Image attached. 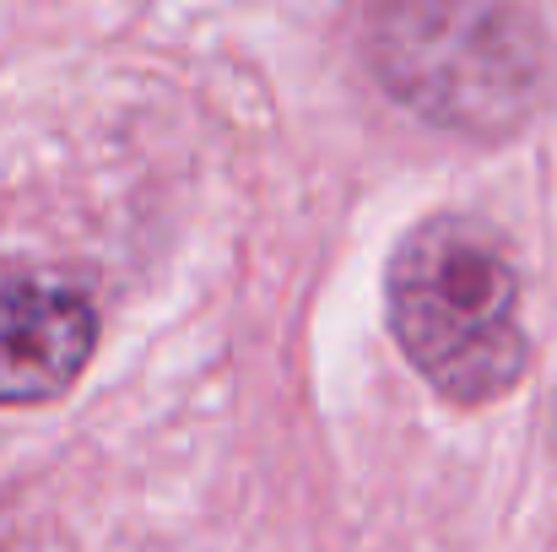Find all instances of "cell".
Wrapping results in <instances>:
<instances>
[{"mask_svg": "<svg viewBox=\"0 0 557 552\" xmlns=\"http://www.w3.org/2000/svg\"><path fill=\"white\" fill-rule=\"evenodd\" d=\"M373 82L417 120L504 142L553 98V38L520 0H379L363 27Z\"/></svg>", "mask_w": 557, "mask_h": 552, "instance_id": "obj_1", "label": "cell"}, {"mask_svg": "<svg viewBox=\"0 0 557 552\" xmlns=\"http://www.w3.org/2000/svg\"><path fill=\"white\" fill-rule=\"evenodd\" d=\"M384 315L406 364L444 401H498L531 364L520 271L504 238L476 217L438 211L395 244Z\"/></svg>", "mask_w": 557, "mask_h": 552, "instance_id": "obj_2", "label": "cell"}, {"mask_svg": "<svg viewBox=\"0 0 557 552\" xmlns=\"http://www.w3.org/2000/svg\"><path fill=\"white\" fill-rule=\"evenodd\" d=\"M98 347V309L82 287L38 271L0 277V406L65 395Z\"/></svg>", "mask_w": 557, "mask_h": 552, "instance_id": "obj_3", "label": "cell"}]
</instances>
